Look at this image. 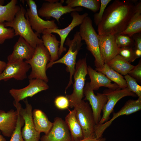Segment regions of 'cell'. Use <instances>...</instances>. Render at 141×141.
<instances>
[{
	"label": "cell",
	"mask_w": 141,
	"mask_h": 141,
	"mask_svg": "<svg viewBox=\"0 0 141 141\" xmlns=\"http://www.w3.org/2000/svg\"><path fill=\"white\" fill-rule=\"evenodd\" d=\"M136 2L114 1L106 8L102 20L97 26L98 34L116 35L124 31L135 12Z\"/></svg>",
	"instance_id": "cell-1"
},
{
	"label": "cell",
	"mask_w": 141,
	"mask_h": 141,
	"mask_svg": "<svg viewBox=\"0 0 141 141\" xmlns=\"http://www.w3.org/2000/svg\"><path fill=\"white\" fill-rule=\"evenodd\" d=\"M20 5V9L14 19L10 22H5L3 24L5 27H10L14 29L15 36H20L35 48L38 45L43 43V41L33 31L25 17L26 10L22 5Z\"/></svg>",
	"instance_id": "cell-2"
},
{
	"label": "cell",
	"mask_w": 141,
	"mask_h": 141,
	"mask_svg": "<svg viewBox=\"0 0 141 141\" xmlns=\"http://www.w3.org/2000/svg\"><path fill=\"white\" fill-rule=\"evenodd\" d=\"M79 32L82 40L85 42L87 49L95 58L96 68L103 67L104 63L100 53L98 35L93 27L90 17L87 16L84 18L80 25Z\"/></svg>",
	"instance_id": "cell-3"
},
{
	"label": "cell",
	"mask_w": 141,
	"mask_h": 141,
	"mask_svg": "<svg viewBox=\"0 0 141 141\" xmlns=\"http://www.w3.org/2000/svg\"><path fill=\"white\" fill-rule=\"evenodd\" d=\"M66 39L65 44L69 47L67 52L60 59L51 63H48L46 68L47 69L57 63L63 64L66 66V70L70 73V78L68 84L65 89V93L67 89L73 84L72 77L75 71L77 55L83 44L78 31L74 34L73 39H70L69 38Z\"/></svg>",
	"instance_id": "cell-4"
},
{
	"label": "cell",
	"mask_w": 141,
	"mask_h": 141,
	"mask_svg": "<svg viewBox=\"0 0 141 141\" xmlns=\"http://www.w3.org/2000/svg\"><path fill=\"white\" fill-rule=\"evenodd\" d=\"M50 60L49 53L43 43L38 45L32 58L25 61L31 68V71L28 77L29 79H39L47 83L49 79L46 73V68Z\"/></svg>",
	"instance_id": "cell-5"
},
{
	"label": "cell",
	"mask_w": 141,
	"mask_h": 141,
	"mask_svg": "<svg viewBox=\"0 0 141 141\" xmlns=\"http://www.w3.org/2000/svg\"><path fill=\"white\" fill-rule=\"evenodd\" d=\"M86 56L79 60L76 63L74 74V83L72 93L66 95L69 102V107H74L82 101L84 97V89L85 85L86 77L87 74V66Z\"/></svg>",
	"instance_id": "cell-6"
},
{
	"label": "cell",
	"mask_w": 141,
	"mask_h": 141,
	"mask_svg": "<svg viewBox=\"0 0 141 141\" xmlns=\"http://www.w3.org/2000/svg\"><path fill=\"white\" fill-rule=\"evenodd\" d=\"M77 119L81 128L84 138H96V124L90 104L84 100L74 107Z\"/></svg>",
	"instance_id": "cell-7"
},
{
	"label": "cell",
	"mask_w": 141,
	"mask_h": 141,
	"mask_svg": "<svg viewBox=\"0 0 141 141\" xmlns=\"http://www.w3.org/2000/svg\"><path fill=\"white\" fill-rule=\"evenodd\" d=\"M24 101L25 107L24 108L19 102H13V105L18 109L20 115L24 121V126L21 131L22 138L25 141H39L40 138V133L36 129L34 124L32 114V107L28 102L27 98Z\"/></svg>",
	"instance_id": "cell-8"
},
{
	"label": "cell",
	"mask_w": 141,
	"mask_h": 141,
	"mask_svg": "<svg viewBox=\"0 0 141 141\" xmlns=\"http://www.w3.org/2000/svg\"><path fill=\"white\" fill-rule=\"evenodd\" d=\"M29 8L27 9L25 17L29 22L33 30L38 36L46 29H52L58 28L55 20H44L39 15L37 5L33 0L26 1Z\"/></svg>",
	"instance_id": "cell-9"
},
{
	"label": "cell",
	"mask_w": 141,
	"mask_h": 141,
	"mask_svg": "<svg viewBox=\"0 0 141 141\" xmlns=\"http://www.w3.org/2000/svg\"><path fill=\"white\" fill-rule=\"evenodd\" d=\"M56 2H45L43 3L41 7L37 10L38 13L40 17L49 19L51 17L55 19L58 22L63 14L73 11L80 12L83 10L81 7L71 8L68 6H63L64 1Z\"/></svg>",
	"instance_id": "cell-10"
},
{
	"label": "cell",
	"mask_w": 141,
	"mask_h": 141,
	"mask_svg": "<svg viewBox=\"0 0 141 141\" xmlns=\"http://www.w3.org/2000/svg\"><path fill=\"white\" fill-rule=\"evenodd\" d=\"M103 93L106 95L108 100L103 108V115L97 124H102L108 121L114 107L121 99L127 96H137L127 87L122 89L119 88L115 90L108 89L105 90Z\"/></svg>",
	"instance_id": "cell-11"
},
{
	"label": "cell",
	"mask_w": 141,
	"mask_h": 141,
	"mask_svg": "<svg viewBox=\"0 0 141 141\" xmlns=\"http://www.w3.org/2000/svg\"><path fill=\"white\" fill-rule=\"evenodd\" d=\"M141 109V98H138L136 100H128L119 110L116 113H113L111 119L102 124L96 125L95 130L96 138H99L102 137L106 129L111 125L114 120L119 116L124 115H129Z\"/></svg>",
	"instance_id": "cell-12"
},
{
	"label": "cell",
	"mask_w": 141,
	"mask_h": 141,
	"mask_svg": "<svg viewBox=\"0 0 141 141\" xmlns=\"http://www.w3.org/2000/svg\"><path fill=\"white\" fill-rule=\"evenodd\" d=\"M49 86L47 83L38 79H30L29 84L21 89H12L9 93L14 99V101L19 102L28 97H32L38 93L48 89Z\"/></svg>",
	"instance_id": "cell-13"
},
{
	"label": "cell",
	"mask_w": 141,
	"mask_h": 141,
	"mask_svg": "<svg viewBox=\"0 0 141 141\" xmlns=\"http://www.w3.org/2000/svg\"><path fill=\"white\" fill-rule=\"evenodd\" d=\"M84 100H87L92 108L95 121L96 125L99 122L101 118V112L106 104L108 98L104 93H97L96 95L94 90L90 87L89 83L85 85L84 89Z\"/></svg>",
	"instance_id": "cell-14"
},
{
	"label": "cell",
	"mask_w": 141,
	"mask_h": 141,
	"mask_svg": "<svg viewBox=\"0 0 141 141\" xmlns=\"http://www.w3.org/2000/svg\"><path fill=\"white\" fill-rule=\"evenodd\" d=\"M87 13H85L82 15L80 14L77 11H73L71 13L70 16L72 20L70 23L66 27L62 29H59L58 28L52 29L45 30L42 34L45 33H55L58 34L60 38V45L59 47L58 55L60 56L62 53L66 51V49L64 47V45L68 35L75 27L80 25L84 19L88 16Z\"/></svg>",
	"instance_id": "cell-15"
},
{
	"label": "cell",
	"mask_w": 141,
	"mask_h": 141,
	"mask_svg": "<svg viewBox=\"0 0 141 141\" xmlns=\"http://www.w3.org/2000/svg\"><path fill=\"white\" fill-rule=\"evenodd\" d=\"M48 133L43 135L40 141H72L68 126L61 118H55Z\"/></svg>",
	"instance_id": "cell-16"
},
{
	"label": "cell",
	"mask_w": 141,
	"mask_h": 141,
	"mask_svg": "<svg viewBox=\"0 0 141 141\" xmlns=\"http://www.w3.org/2000/svg\"><path fill=\"white\" fill-rule=\"evenodd\" d=\"M31 68L30 65L24 60L7 63L5 68L0 74V81H6L12 78L22 80L27 78V73Z\"/></svg>",
	"instance_id": "cell-17"
},
{
	"label": "cell",
	"mask_w": 141,
	"mask_h": 141,
	"mask_svg": "<svg viewBox=\"0 0 141 141\" xmlns=\"http://www.w3.org/2000/svg\"><path fill=\"white\" fill-rule=\"evenodd\" d=\"M100 54L104 64H107L118 55L120 48L115 41V35H99Z\"/></svg>",
	"instance_id": "cell-18"
},
{
	"label": "cell",
	"mask_w": 141,
	"mask_h": 141,
	"mask_svg": "<svg viewBox=\"0 0 141 141\" xmlns=\"http://www.w3.org/2000/svg\"><path fill=\"white\" fill-rule=\"evenodd\" d=\"M35 48L24 38L20 36L13 47L12 53L7 57V63H14L20 60H28L32 57Z\"/></svg>",
	"instance_id": "cell-19"
},
{
	"label": "cell",
	"mask_w": 141,
	"mask_h": 141,
	"mask_svg": "<svg viewBox=\"0 0 141 141\" xmlns=\"http://www.w3.org/2000/svg\"><path fill=\"white\" fill-rule=\"evenodd\" d=\"M87 71L90 79L89 85L93 90H97L101 87L112 90L119 88L116 84L112 83V81L104 74L94 70L90 66H87Z\"/></svg>",
	"instance_id": "cell-20"
},
{
	"label": "cell",
	"mask_w": 141,
	"mask_h": 141,
	"mask_svg": "<svg viewBox=\"0 0 141 141\" xmlns=\"http://www.w3.org/2000/svg\"><path fill=\"white\" fill-rule=\"evenodd\" d=\"M17 118V110L7 112L0 110V130L5 136L11 137L15 128Z\"/></svg>",
	"instance_id": "cell-21"
},
{
	"label": "cell",
	"mask_w": 141,
	"mask_h": 141,
	"mask_svg": "<svg viewBox=\"0 0 141 141\" xmlns=\"http://www.w3.org/2000/svg\"><path fill=\"white\" fill-rule=\"evenodd\" d=\"M69 111L65 121L69 130L72 141H79L84 138L82 130L76 117L75 110L74 109Z\"/></svg>",
	"instance_id": "cell-22"
},
{
	"label": "cell",
	"mask_w": 141,
	"mask_h": 141,
	"mask_svg": "<svg viewBox=\"0 0 141 141\" xmlns=\"http://www.w3.org/2000/svg\"><path fill=\"white\" fill-rule=\"evenodd\" d=\"M33 120L36 130L47 134L53 125L45 114L42 110L35 109L32 111Z\"/></svg>",
	"instance_id": "cell-23"
},
{
	"label": "cell",
	"mask_w": 141,
	"mask_h": 141,
	"mask_svg": "<svg viewBox=\"0 0 141 141\" xmlns=\"http://www.w3.org/2000/svg\"><path fill=\"white\" fill-rule=\"evenodd\" d=\"M42 40L44 46L49 52L50 57L49 63H51L58 60V47L60 42L58 40L54 35L51 33L43 34Z\"/></svg>",
	"instance_id": "cell-24"
},
{
	"label": "cell",
	"mask_w": 141,
	"mask_h": 141,
	"mask_svg": "<svg viewBox=\"0 0 141 141\" xmlns=\"http://www.w3.org/2000/svg\"><path fill=\"white\" fill-rule=\"evenodd\" d=\"M141 32V2L136 5L135 12L126 29L120 34L132 37Z\"/></svg>",
	"instance_id": "cell-25"
},
{
	"label": "cell",
	"mask_w": 141,
	"mask_h": 141,
	"mask_svg": "<svg viewBox=\"0 0 141 141\" xmlns=\"http://www.w3.org/2000/svg\"><path fill=\"white\" fill-rule=\"evenodd\" d=\"M17 3V0H11L5 5H0V24L10 22L14 19L21 9Z\"/></svg>",
	"instance_id": "cell-26"
},
{
	"label": "cell",
	"mask_w": 141,
	"mask_h": 141,
	"mask_svg": "<svg viewBox=\"0 0 141 141\" xmlns=\"http://www.w3.org/2000/svg\"><path fill=\"white\" fill-rule=\"evenodd\" d=\"M107 64L116 72L124 75L128 74L134 66L119 55Z\"/></svg>",
	"instance_id": "cell-27"
},
{
	"label": "cell",
	"mask_w": 141,
	"mask_h": 141,
	"mask_svg": "<svg viewBox=\"0 0 141 141\" xmlns=\"http://www.w3.org/2000/svg\"><path fill=\"white\" fill-rule=\"evenodd\" d=\"M95 70L105 75L111 81L116 84L121 89L127 87L126 83L124 78L116 72L107 64L100 68H95Z\"/></svg>",
	"instance_id": "cell-28"
},
{
	"label": "cell",
	"mask_w": 141,
	"mask_h": 141,
	"mask_svg": "<svg viewBox=\"0 0 141 141\" xmlns=\"http://www.w3.org/2000/svg\"><path fill=\"white\" fill-rule=\"evenodd\" d=\"M65 2L67 5L71 8L82 7L94 13L99 10L100 5L99 0H67Z\"/></svg>",
	"instance_id": "cell-29"
},
{
	"label": "cell",
	"mask_w": 141,
	"mask_h": 141,
	"mask_svg": "<svg viewBox=\"0 0 141 141\" xmlns=\"http://www.w3.org/2000/svg\"><path fill=\"white\" fill-rule=\"evenodd\" d=\"M16 109L17 112L16 124L15 129L11 136L10 141H25L22 136L21 131V128L24 124V121L19 114L18 109Z\"/></svg>",
	"instance_id": "cell-30"
},
{
	"label": "cell",
	"mask_w": 141,
	"mask_h": 141,
	"mask_svg": "<svg viewBox=\"0 0 141 141\" xmlns=\"http://www.w3.org/2000/svg\"><path fill=\"white\" fill-rule=\"evenodd\" d=\"M116 43L119 48L134 47V41L132 37L119 34L115 35Z\"/></svg>",
	"instance_id": "cell-31"
},
{
	"label": "cell",
	"mask_w": 141,
	"mask_h": 141,
	"mask_svg": "<svg viewBox=\"0 0 141 141\" xmlns=\"http://www.w3.org/2000/svg\"><path fill=\"white\" fill-rule=\"evenodd\" d=\"M124 77L126 81L127 87L138 98H141V86L138 84L136 80L128 74Z\"/></svg>",
	"instance_id": "cell-32"
},
{
	"label": "cell",
	"mask_w": 141,
	"mask_h": 141,
	"mask_svg": "<svg viewBox=\"0 0 141 141\" xmlns=\"http://www.w3.org/2000/svg\"><path fill=\"white\" fill-rule=\"evenodd\" d=\"M118 55L130 63L137 58L133 48L132 47H127L120 48Z\"/></svg>",
	"instance_id": "cell-33"
},
{
	"label": "cell",
	"mask_w": 141,
	"mask_h": 141,
	"mask_svg": "<svg viewBox=\"0 0 141 141\" xmlns=\"http://www.w3.org/2000/svg\"><path fill=\"white\" fill-rule=\"evenodd\" d=\"M15 36L13 28L5 27L3 23L0 24V44L3 43L6 39H12Z\"/></svg>",
	"instance_id": "cell-34"
},
{
	"label": "cell",
	"mask_w": 141,
	"mask_h": 141,
	"mask_svg": "<svg viewBox=\"0 0 141 141\" xmlns=\"http://www.w3.org/2000/svg\"><path fill=\"white\" fill-rule=\"evenodd\" d=\"M111 0H101L100 5L98 13L94 15V20L95 25L97 26L101 21L106 7Z\"/></svg>",
	"instance_id": "cell-35"
},
{
	"label": "cell",
	"mask_w": 141,
	"mask_h": 141,
	"mask_svg": "<svg viewBox=\"0 0 141 141\" xmlns=\"http://www.w3.org/2000/svg\"><path fill=\"white\" fill-rule=\"evenodd\" d=\"M54 104L58 109L63 110L67 109L69 107V102L66 96H60L56 97L54 100Z\"/></svg>",
	"instance_id": "cell-36"
},
{
	"label": "cell",
	"mask_w": 141,
	"mask_h": 141,
	"mask_svg": "<svg viewBox=\"0 0 141 141\" xmlns=\"http://www.w3.org/2000/svg\"><path fill=\"white\" fill-rule=\"evenodd\" d=\"M128 74L135 79L136 81H141V61L139 60L138 64L134 66Z\"/></svg>",
	"instance_id": "cell-37"
},
{
	"label": "cell",
	"mask_w": 141,
	"mask_h": 141,
	"mask_svg": "<svg viewBox=\"0 0 141 141\" xmlns=\"http://www.w3.org/2000/svg\"><path fill=\"white\" fill-rule=\"evenodd\" d=\"M132 37L134 41V48L141 50V33L135 34Z\"/></svg>",
	"instance_id": "cell-38"
},
{
	"label": "cell",
	"mask_w": 141,
	"mask_h": 141,
	"mask_svg": "<svg viewBox=\"0 0 141 141\" xmlns=\"http://www.w3.org/2000/svg\"><path fill=\"white\" fill-rule=\"evenodd\" d=\"M106 139L103 136L99 138H84L79 141H106Z\"/></svg>",
	"instance_id": "cell-39"
},
{
	"label": "cell",
	"mask_w": 141,
	"mask_h": 141,
	"mask_svg": "<svg viewBox=\"0 0 141 141\" xmlns=\"http://www.w3.org/2000/svg\"><path fill=\"white\" fill-rule=\"evenodd\" d=\"M7 64V63L4 61L0 60V74L2 72Z\"/></svg>",
	"instance_id": "cell-40"
},
{
	"label": "cell",
	"mask_w": 141,
	"mask_h": 141,
	"mask_svg": "<svg viewBox=\"0 0 141 141\" xmlns=\"http://www.w3.org/2000/svg\"><path fill=\"white\" fill-rule=\"evenodd\" d=\"M133 48L135 55L137 58L140 57L141 56V50Z\"/></svg>",
	"instance_id": "cell-41"
},
{
	"label": "cell",
	"mask_w": 141,
	"mask_h": 141,
	"mask_svg": "<svg viewBox=\"0 0 141 141\" xmlns=\"http://www.w3.org/2000/svg\"><path fill=\"white\" fill-rule=\"evenodd\" d=\"M0 141H6V140L2 135L1 134V131L0 130Z\"/></svg>",
	"instance_id": "cell-42"
},
{
	"label": "cell",
	"mask_w": 141,
	"mask_h": 141,
	"mask_svg": "<svg viewBox=\"0 0 141 141\" xmlns=\"http://www.w3.org/2000/svg\"><path fill=\"white\" fill-rule=\"evenodd\" d=\"M4 0H0V5H3L4 4Z\"/></svg>",
	"instance_id": "cell-43"
}]
</instances>
